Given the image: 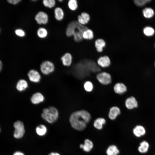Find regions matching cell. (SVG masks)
Segmentation results:
<instances>
[{
  "mask_svg": "<svg viewBox=\"0 0 155 155\" xmlns=\"http://www.w3.org/2000/svg\"><path fill=\"white\" fill-rule=\"evenodd\" d=\"M91 116L89 113L85 110L75 111L70 115L69 120L72 127L78 131L84 130L90 121Z\"/></svg>",
  "mask_w": 155,
  "mask_h": 155,
  "instance_id": "6da1fadb",
  "label": "cell"
},
{
  "mask_svg": "<svg viewBox=\"0 0 155 155\" xmlns=\"http://www.w3.org/2000/svg\"><path fill=\"white\" fill-rule=\"evenodd\" d=\"M59 115L58 110L53 106H50L43 108L41 114L42 118L50 123L55 122L58 119Z\"/></svg>",
  "mask_w": 155,
  "mask_h": 155,
  "instance_id": "7a4b0ae2",
  "label": "cell"
},
{
  "mask_svg": "<svg viewBox=\"0 0 155 155\" xmlns=\"http://www.w3.org/2000/svg\"><path fill=\"white\" fill-rule=\"evenodd\" d=\"M40 69L44 75H47L53 73L55 70V66L53 63L49 61L46 60L40 64Z\"/></svg>",
  "mask_w": 155,
  "mask_h": 155,
  "instance_id": "3957f363",
  "label": "cell"
},
{
  "mask_svg": "<svg viewBox=\"0 0 155 155\" xmlns=\"http://www.w3.org/2000/svg\"><path fill=\"white\" fill-rule=\"evenodd\" d=\"M96 78L100 84L104 85H108L112 82L111 75L106 72L98 73L96 75Z\"/></svg>",
  "mask_w": 155,
  "mask_h": 155,
  "instance_id": "277c9868",
  "label": "cell"
},
{
  "mask_svg": "<svg viewBox=\"0 0 155 155\" xmlns=\"http://www.w3.org/2000/svg\"><path fill=\"white\" fill-rule=\"evenodd\" d=\"M13 126L15 129L13 133L14 137L16 139L22 138L25 133L23 123L20 121H18L14 123Z\"/></svg>",
  "mask_w": 155,
  "mask_h": 155,
  "instance_id": "5b68a950",
  "label": "cell"
},
{
  "mask_svg": "<svg viewBox=\"0 0 155 155\" xmlns=\"http://www.w3.org/2000/svg\"><path fill=\"white\" fill-rule=\"evenodd\" d=\"M80 24L77 20H73L70 22L68 24L66 30V36L69 37L73 36L75 30L78 28Z\"/></svg>",
  "mask_w": 155,
  "mask_h": 155,
  "instance_id": "8992f818",
  "label": "cell"
},
{
  "mask_svg": "<svg viewBox=\"0 0 155 155\" xmlns=\"http://www.w3.org/2000/svg\"><path fill=\"white\" fill-rule=\"evenodd\" d=\"M35 19L39 24H46L49 21L48 14L43 11L38 12L35 17Z\"/></svg>",
  "mask_w": 155,
  "mask_h": 155,
  "instance_id": "52a82bcc",
  "label": "cell"
},
{
  "mask_svg": "<svg viewBox=\"0 0 155 155\" xmlns=\"http://www.w3.org/2000/svg\"><path fill=\"white\" fill-rule=\"evenodd\" d=\"M27 75L30 81L33 83H38L41 80V76L40 73L34 69L30 70L27 73Z\"/></svg>",
  "mask_w": 155,
  "mask_h": 155,
  "instance_id": "ba28073f",
  "label": "cell"
},
{
  "mask_svg": "<svg viewBox=\"0 0 155 155\" xmlns=\"http://www.w3.org/2000/svg\"><path fill=\"white\" fill-rule=\"evenodd\" d=\"M97 63L99 66L103 68L109 67L111 65V60L106 55L100 57L97 60Z\"/></svg>",
  "mask_w": 155,
  "mask_h": 155,
  "instance_id": "9c48e42d",
  "label": "cell"
},
{
  "mask_svg": "<svg viewBox=\"0 0 155 155\" xmlns=\"http://www.w3.org/2000/svg\"><path fill=\"white\" fill-rule=\"evenodd\" d=\"M44 96L40 92H36L31 96L30 100L31 103L34 104H37L43 102L44 100Z\"/></svg>",
  "mask_w": 155,
  "mask_h": 155,
  "instance_id": "30bf717a",
  "label": "cell"
},
{
  "mask_svg": "<svg viewBox=\"0 0 155 155\" xmlns=\"http://www.w3.org/2000/svg\"><path fill=\"white\" fill-rule=\"evenodd\" d=\"M121 113V110L118 107L113 106L109 109L108 116L110 119L114 120Z\"/></svg>",
  "mask_w": 155,
  "mask_h": 155,
  "instance_id": "8fae6325",
  "label": "cell"
},
{
  "mask_svg": "<svg viewBox=\"0 0 155 155\" xmlns=\"http://www.w3.org/2000/svg\"><path fill=\"white\" fill-rule=\"evenodd\" d=\"M61 59L64 66L69 67L72 64L73 57L70 53H66L61 57Z\"/></svg>",
  "mask_w": 155,
  "mask_h": 155,
  "instance_id": "7c38bea8",
  "label": "cell"
},
{
  "mask_svg": "<svg viewBox=\"0 0 155 155\" xmlns=\"http://www.w3.org/2000/svg\"><path fill=\"white\" fill-rule=\"evenodd\" d=\"M90 20V16L88 13L82 12L77 17V21L78 22L83 25L87 24Z\"/></svg>",
  "mask_w": 155,
  "mask_h": 155,
  "instance_id": "4fadbf2b",
  "label": "cell"
},
{
  "mask_svg": "<svg viewBox=\"0 0 155 155\" xmlns=\"http://www.w3.org/2000/svg\"><path fill=\"white\" fill-rule=\"evenodd\" d=\"M113 90L116 94H122L127 91V88L123 83L121 82H117L114 85Z\"/></svg>",
  "mask_w": 155,
  "mask_h": 155,
  "instance_id": "5bb4252c",
  "label": "cell"
},
{
  "mask_svg": "<svg viewBox=\"0 0 155 155\" xmlns=\"http://www.w3.org/2000/svg\"><path fill=\"white\" fill-rule=\"evenodd\" d=\"M125 104L126 107L129 109H133L138 106L136 99L133 96L127 98L125 100Z\"/></svg>",
  "mask_w": 155,
  "mask_h": 155,
  "instance_id": "9a60e30c",
  "label": "cell"
},
{
  "mask_svg": "<svg viewBox=\"0 0 155 155\" xmlns=\"http://www.w3.org/2000/svg\"><path fill=\"white\" fill-rule=\"evenodd\" d=\"M133 131L134 135L137 137H140L144 135L146 133L145 128L141 125L136 126L133 129Z\"/></svg>",
  "mask_w": 155,
  "mask_h": 155,
  "instance_id": "2e32d148",
  "label": "cell"
},
{
  "mask_svg": "<svg viewBox=\"0 0 155 155\" xmlns=\"http://www.w3.org/2000/svg\"><path fill=\"white\" fill-rule=\"evenodd\" d=\"M106 45L105 41L101 38L96 39L95 42V46L97 51L98 53H101L103 51V49Z\"/></svg>",
  "mask_w": 155,
  "mask_h": 155,
  "instance_id": "e0dca14e",
  "label": "cell"
},
{
  "mask_svg": "<svg viewBox=\"0 0 155 155\" xmlns=\"http://www.w3.org/2000/svg\"><path fill=\"white\" fill-rule=\"evenodd\" d=\"M28 84L27 82L24 79H21L18 82L16 88L20 92L25 91L28 87Z\"/></svg>",
  "mask_w": 155,
  "mask_h": 155,
  "instance_id": "ac0fdd59",
  "label": "cell"
},
{
  "mask_svg": "<svg viewBox=\"0 0 155 155\" xmlns=\"http://www.w3.org/2000/svg\"><path fill=\"white\" fill-rule=\"evenodd\" d=\"M54 13L55 18L57 20L61 21L64 18V12L61 7H57L55 8L54 11Z\"/></svg>",
  "mask_w": 155,
  "mask_h": 155,
  "instance_id": "d6986e66",
  "label": "cell"
},
{
  "mask_svg": "<svg viewBox=\"0 0 155 155\" xmlns=\"http://www.w3.org/2000/svg\"><path fill=\"white\" fill-rule=\"evenodd\" d=\"M80 147L86 152H90L93 147V144L91 141L88 139H86L84 144H81Z\"/></svg>",
  "mask_w": 155,
  "mask_h": 155,
  "instance_id": "ffe728a7",
  "label": "cell"
},
{
  "mask_svg": "<svg viewBox=\"0 0 155 155\" xmlns=\"http://www.w3.org/2000/svg\"><path fill=\"white\" fill-rule=\"evenodd\" d=\"M149 147L148 142L146 141H143L140 143L138 150L141 153H145L148 151Z\"/></svg>",
  "mask_w": 155,
  "mask_h": 155,
  "instance_id": "44dd1931",
  "label": "cell"
},
{
  "mask_svg": "<svg viewBox=\"0 0 155 155\" xmlns=\"http://www.w3.org/2000/svg\"><path fill=\"white\" fill-rule=\"evenodd\" d=\"M105 119L102 117H99L96 119L94 123V127L98 129H100L102 128L103 125L106 123Z\"/></svg>",
  "mask_w": 155,
  "mask_h": 155,
  "instance_id": "7402d4cb",
  "label": "cell"
},
{
  "mask_svg": "<svg viewBox=\"0 0 155 155\" xmlns=\"http://www.w3.org/2000/svg\"><path fill=\"white\" fill-rule=\"evenodd\" d=\"M106 152L107 155H117L119 153V151L117 147L113 145L109 146Z\"/></svg>",
  "mask_w": 155,
  "mask_h": 155,
  "instance_id": "603a6c76",
  "label": "cell"
},
{
  "mask_svg": "<svg viewBox=\"0 0 155 155\" xmlns=\"http://www.w3.org/2000/svg\"><path fill=\"white\" fill-rule=\"evenodd\" d=\"M82 37L84 39L91 40L94 37L93 31L90 29H88L85 30L82 33Z\"/></svg>",
  "mask_w": 155,
  "mask_h": 155,
  "instance_id": "cb8c5ba5",
  "label": "cell"
},
{
  "mask_svg": "<svg viewBox=\"0 0 155 155\" xmlns=\"http://www.w3.org/2000/svg\"><path fill=\"white\" fill-rule=\"evenodd\" d=\"M142 13L145 18H149L153 16L154 13V11L152 8L150 7H146L143 10Z\"/></svg>",
  "mask_w": 155,
  "mask_h": 155,
  "instance_id": "d4e9b609",
  "label": "cell"
},
{
  "mask_svg": "<svg viewBox=\"0 0 155 155\" xmlns=\"http://www.w3.org/2000/svg\"><path fill=\"white\" fill-rule=\"evenodd\" d=\"M48 34L47 30L44 27H40L37 30V34L40 38H46Z\"/></svg>",
  "mask_w": 155,
  "mask_h": 155,
  "instance_id": "484cf974",
  "label": "cell"
},
{
  "mask_svg": "<svg viewBox=\"0 0 155 155\" xmlns=\"http://www.w3.org/2000/svg\"><path fill=\"white\" fill-rule=\"evenodd\" d=\"M82 33L78 30V28L77 29L73 36L74 41L77 42H79L82 41L84 39Z\"/></svg>",
  "mask_w": 155,
  "mask_h": 155,
  "instance_id": "4316f807",
  "label": "cell"
},
{
  "mask_svg": "<svg viewBox=\"0 0 155 155\" xmlns=\"http://www.w3.org/2000/svg\"><path fill=\"white\" fill-rule=\"evenodd\" d=\"M68 6L72 11H75L78 7V1L76 0H69L68 2Z\"/></svg>",
  "mask_w": 155,
  "mask_h": 155,
  "instance_id": "83f0119b",
  "label": "cell"
},
{
  "mask_svg": "<svg viewBox=\"0 0 155 155\" xmlns=\"http://www.w3.org/2000/svg\"><path fill=\"white\" fill-rule=\"evenodd\" d=\"M36 131L38 135L43 136L46 133L47 131V129L44 125H40L36 127Z\"/></svg>",
  "mask_w": 155,
  "mask_h": 155,
  "instance_id": "f1b7e54d",
  "label": "cell"
},
{
  "mask_svg": "<svg viewBox=\"0 0 155 155\" xmlns=\"http://www.w3.org/2000/svg\"><path fill=\"white\" fill-rule=\"evenodd\" d=\"M84 90L87 92H91L93 90L94 86L92 83L90 81H87L83 85Z\"/></svg>",
  "mask_w": 155,
  "mask_h": 155,
  "instance_id": "f546056e",
  "label": "cell"
},
{
  "mask_svg": "<svg viewBox=\"0 0 155 155\" xmlns=\"http://www.w3.org/2000/svg\"><path fill=\"white\" fill-rule=\"evenodd\" d=\"M42 3L45 7L49 8L54 7L56 4V1L55 0H44Z\"/></svg>",
  "mask_w": 155,
  "mask_h": 155,
  "instance_id": "4dcf8cb0",
  "label": "cell"
},
{
  "mask_svg": "<svg viewBox=\"0 0 155 155\" xmlns=\"http://www.w3.org/2000/svg\"><path fill=\"white\" fill-rule=\"evenodd\" d=\"M154 29L150 27H146L143 29L144 34L147 36H152L154 34Z\"/></svg>",
  "mask_w": 155,
  "mask_h": 155,
  "instance_id": "1f68e13d",
  "label": "cell"
},
{
  "mask_svg": "<svg viewBox=\"0 0 155 155\" xmlns=\"http://www.w3.org/2000/svg\"><path fill=\"white\" fill-rule=\"evenodd\" d=\"M151 1L150 0H135L134 1L135 4L138 6H142Z\"/></svg>",
  "mask_w": 155,
  "mask_h": 155,
  "instance_id": "d6a6232c",
  "label": "cell"
},
{
  "mask_svg": "<svg viewBox=\"0 0 155 155\" xmlns=\"http://www.w3.org/2000/svg\"><path fill=\"white\" fill-rule=\"evenodd\" d=\"M16 34L18 36L20 37H24L26 35L25 32L21 29H18L15 31Z\"/></svg>",
  "mask_w": 155,
  "mask_h": 155,
  "instance_id": "836d02e7",
  "label": "cell"
},
{
  "mask_svg": "<svg viewBox=\"0 0 155 155\" xmlns=\"http://www.w3.org/2000/svg\"><path fill=\"white\" fill-rule=\"evenodd\" d=\"M8 2L13 5H16L19 3L21 0H9L7 1Z\"/></svg>",
  "mask_w": 155,
  "mask_h": 155,
  "instance_id": "e575fe53",
  "label": "cell"
},
{
  "mask_svg": "<svg viewBox=\"0 0 155 155\" xmlns=\"http://www.w3.org/2000/svg\"><path fill=\"white\" fill-rule=\"evenodd\" d=\"M13 155H24V154L20 152H15Z\"/></svg>",
  "mask_w": 155,
  "mask_h": 155,
  "instance_id": "d590c367",
  "label": "cell"
},
{
  "mask_svg": "<svg viewBox=\"0 0 155 155\" xmlns=\"http://www.w3.org/2000/svg\"><path fill=\"white\" fill-rule=\"evenodd\" d=\"M48 155H60L59 154L57 153L51 152Z\"/></svg>",
  "mask_w": 155,
  "mask_h": 155,
  "instance_id": "8d00e7d4",
  "label": "cell"
},
{
  "mask_svg": "<svg viewBox=\"0 0 155 155\" xmlns=\"http://www.w3.org/2000/svg\"><path fill=\"white\" fill-rule=\"evenodd\" d=\"M2 64L1 61L0 60V71H1L2 68Z\"/></svg>",
  "mask_w": 155,
  "mask_h": 155,
  "instance_id": "74e56055",
  "label": "cell"
},
{
  "mask_svg": "<svg viewBox=\"0 0 155 155\" xmlns=\"http://www.w3.org/2000/svg\"><path fill=\"white\" fill-rule=\"evenodd\" d=\"M63 1L62 0H59V1L60 2L62 1Z\"/></svg>",
  "mask_w": 155,
  "mask_h": 155,
  "instance_id": "f35d334b",
  "label": "cell"
},
{
  "mask_svg": "<svg viewBox=\"0 0 155 155\" xmlns=\"http://www.w3.org/2000/svg\"></svg>",
  "mask_w": 155,
  "mask_h": 155,
  "instance_id": "ab89813d",
  "label": "cell"
},
{
  "mask_svg": "<svg viewBox=\"0 0 155 155\" xmlns=\"http://www.w3.org/2000/svg\"></svg>",
  "mask_w": 155,
  "mask_h": 155,
  "instance_id": "60d3db41",
  "label": "cell"
},
{
  "mask_svg": "<svg viewBox=\"0 0 155 155\" xmlns=\"http://www.w3.org/2000/svg\"></svg>",
  "mask_w": 155,
  "mask_h": 155,
  "instance_id": "b9f144b4",
  "label": "cell"
}]
</instances>
